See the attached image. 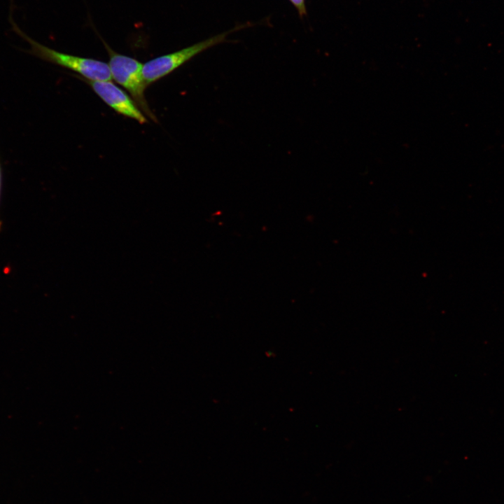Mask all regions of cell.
Instances as JSON below:
<instances>
[{
	"instance_id": "obj_1",
	"label": "cell",
	"mask_w": 504,
	"mask_h": 504,
	"mask_svg": "<svg viewBox=\"0 0 504 504\" xmlns=\"http://www.w3.org/2000/svg\"><path fill=\"white\" fill-rule=\"evenodd\" d=\"M15 31L31 45L29 52L50 63L60 66L79 74L89 80H111V75L108 64L100 60L82 57L61 52L45 46L31 39L22 32L12 21Z\"/></svg>"
},
{
	"instance_id": "obj_6",
	"label": "cell",
	"mask_w": 504,
	"mask_h": 504,
	"mask_svg": "<svg viewBox=\"0 0 504 504\" xmlns=\"http://www.w3.org/2000/svg\"><path fill=\"white\" fill-rule=\"evenodd\" d=\"M2 181H3L2 168H1V162H0V202H1V192H2ZM1 221L0 220V232H1Z\"/></svg>"
},
{
	"instance_id": "obj_3",
	"label": "cell",
	"mask_w": 504,
	"mask_h": 504,
	"mask_svg": "<svg viewBox=\"0 0 504 504\" xmlns=\"http://www.w3.org/2000/svg\"><path fill=\"white\" fill-rule=\"evenodd\" d=\"M224 33L180 50L152 59L143 64L142 74L146 86L169 74L205 50L225 41Z\"/></svg>"
},
{
	"instance_id": "obj_4",
	"label": "cell",
	"mask_w": 504,
	"mask_h": 504,
	"mask_svg": "<svg viewBox=\"0 0 504 504\" xmlns=\"http://www.w3.org/2000/svg\"><path fill=\"white\" fill-rule=\"evenodd\" d=\"M97 95L118 113L133 119L140 124L147 122L146 116L134 99L120 88L110 80H89L83 79Z\"/></svg>"
},
{
	"instance_id": "obj_5",
	"label": "cell",
	"mask_w": 504,
	"mask_h": 504,
	"mask_svg": "<svg viewBox=\"0 0 504 504\" xmlns=\"http://www.w3.org/2000/svg\"><path fill=\"white\" fill-rule=\"evenodd\" d=\"M290 1L295 6L300 14L304 13V0H290Z\"/></svg>"
},
{
	"instance_id": "obj_2",
	"label": "cell",
	"mask_w": 504,
	"mask_h": 504,
	"mask_svg": "<svg viewBox=\"0 0 504 504\" xmlns=\"http://www.w3.org/2000/svg\"><path fill=\"white\" fill-rule=\"evenodd\" d=\"M100 38L109 56L108 64L111 78L130 93L146 118L157 122V118L150 110L145 97L144 92L147 86L142 74L143 64L134 58L115 52L102 38Z\"/></svg>"
}]
</instances>
